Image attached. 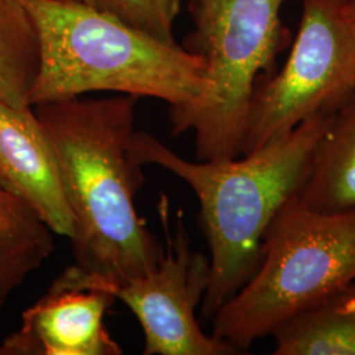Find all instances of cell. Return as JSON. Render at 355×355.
Returning <instances> with one entry per match:
<instances>
[{"instance_id":"obj_1","label":"cell","mask_w":355,"mask_h":355,"mask_svg":"<svg viewBox=\"0 0 355 355\" xmlns=\"http://www.w3.org/2000/svg\"><path fill=\"white\" fill-rule=\"evenodd\" d=\"M139 98L78 96L32 105L57 154L74 216V263L51 288L108 292L159 265L165 248L136 209L145 178L130 154Z\"/></svg>"},{"instance_id":"obj_2","label":"cell","mask_w":355,"mask_h":355,"mask_svg":"<svg viewBox=\"0 0 355 355\" xmlns=\"http://www.w3.org/2000/svg\"><path fill=\"white\" fill-rule=\"evenodd\" d=\"M331 110L311 116L253 152L220 162H192L150 133L135 132L130 141L133 159L141 166H161L177 175L200 204L211 270L200 322L212 321L257 271L267 230L300 190Z\"/></svg>"},{"instance_id":"obj_3","label":"cell","mask_w":355,"mask_h":355,"mask_svg":"<svg viewBox=\"0 0 355 355\" xmlns=\"http://www.w3.org/2000/svg\"><path fill=\"white\" fill-rule=\"evenodd\" d=\"M40 40V67L28 103L111 91L155 98L170 110L196 102L205 89L200 54L69 0H21Z\"/></svg>"},{"instance_id":"obj_4","label":"cell","mask_w":355,"mask_h":355,"mask_svg":"<svg viewBox=\"0 0 355 355\" xmlns=\"http://www.w3.org/2000/svg\"><path fill=\"white\" fill-rule=\"evenodd\" d=\"M355 283V211L325 214L295 195L271 223L253 277L212 318L237 354L286 320Z\"/></svg>"},{"instance_id":"obj_5","label":"cell","mask_w":355,"mask_h":355,"mask_svg":"<svg viewBox=\"0 0 355 355\" xmlns=\"http://www.w3.org/2000/svg\"><path fill=\"white\" fill-rule=\"evenodd\" d=\"M283 3L192 0L195 29L184 48L205 60L207 83L196 102L168 110V121L174 137L193 132L198 161L241 155L255 85L290 41L280 19Z\"/></svg>"},{"instance_id":"obj_6","label":"cell","mask_w":355,"mask_h":355,"mask_svg":"<svg viewBox=\"0 0 355 355\" xmlns=\"http://www.w3.org/2000/svg\"><path fill=\"white\" fill-rule=\"evenodd\" d=\"M346 0H303L290 55L254 89L241 155L334 108L355 89V32Z\"/></svg>"},{"instance_id":"obj_7","label":"cell","mask_w":355,"mask_h":355,"mask_svg":"<svg viewBox=\"0 0 355 355\" xmlns=\"http://www.w3.org/2000/svg\"><path fill=\"white\" fill-rule=\"evenodd\" d=\"M165 253L150 272L111 288L135 313L144 331V355H233L237 352L207 334L196 309L209 283V257L191 249L183 212L170 217L166 195L158 202Z\"/></svg>"},{"instance_id":"obj_8","label":"cell","mask_w":355,"mask_h":355,"mask_svg":"<svg viewBox=\"0 0 355 355\" xmlns=\"http://www.w3.org/2000/svg\"><path fill=\"white\" fill-rule=\"evenodd\" d=\"M0 187L26 204L54 234L71 239L74 216L57 154L31 105L0 102Z\"/></svg>"},{"instance_id":"obj_9","label":"cell","mask_w":355,"mask_h":355,"mask_svg":"<svg viewBox=\"0 0 355 355\" xmlns=\"http://www.w3.org/2000/svg\"><path fill=\"white\" fill-rule=\"evenodd\" d=\"M116 300L92 288H51L23 312L20 329L0 343L1 355H120L104 325Z\"/></svg>"},{"instance_id":"obj_10","label":"cell","mask_w":355,"mask_h":355,"mask_svg":"<svg viewBox=\"0 0 355 355\" xmlns=\"http://www.w3.org/2000/svg\"><path fill=\"white\" fill-rule=\"evenodd\" d=\"M296 196L318 212L355 211V89L331 110Z\"/></svg>"},{"instance_id":"obj_11","label":"cell","mask_w":355,"mask_h":355,"mask_svg":"<svg viewBox=\"0 0 355 355\" xmlns=\"http://www.w3.org/2000/svg\"><path fill=\"white\" fill-rule=\"evenodd\" d=\"M274 355H355V283L280 324Z\"/></svg>"},{"instance_id":"obj_12","label":"cell","mask_w":355,"mask_h":355,"mask_svg":"<svg viewBox=\"0 0 355 355\" xmlns=\"http://www.w3.org/2000/svg\"><path fill=\"white\" fill-rule=\"evenodd\" d=\"M40 67L37 28L21 0H0V102L29 107Z\"/></svg>"},{"instance_id":"obj_13","label":"cell","mask_w":355,"mask_h":355,"mask_svg":"<svg viewBox=\"0 0 355 355\" xmlns=\"http://www.w3.org/2000/svg\"><path fill=\"white\" fill-rule=\"evenodd\" d=\"M111 15L154 37L174 42L182 0H69Z\"/></svg>"},{"instance_id":"obj_14","label":"cell","mask_w":355,"mask_h":355,"mask_svg":"<svg viewBox=\"0 0 355 355\" xmlns=\"http://www.w3.org/2000/svg\"><path fill=\"white\" fill-rule=\"evenodd\" d=\"M0 242L53 252V232L26 204L0 187Z\"/></svg>"},{"instance_id":"obj_15","label":"cell","mask_w":355,"mask_h":355,"mask_svg":"<svg viewBox=\"0 0 355 355\" xmlns=\"http://www.w3.org/2000/svg\"><path fill=\"white\" fill-rule=\"evenodd\" d=\"M53 252L38 246L0 242V311L24 280L41 266Z\"/></svg>"},{"instance_id":"obj_16","label":"cell","mask_w":355,"mask_h":355,"mask_svg":"<svg viewBox=\"0 0 355 355\" xmlns=\"http://www.w3.org/2000/svg\"><path fill=\"white\" fill-rule=\"evenodd\" d=\"M345 10H346L347 19H349V21H350V24L353 26L355 32V0H346Z\"/></svg>"},{"instance_id":"obj_17","label":"cell","mask_w":355,"mask_h":355,"mask_svg":"<svg viewBox=\"0 0 355 355\" xmlns=\"http://www.w3.org/2000/svg\"><path fill=\"white\" fill-rule=\"evenodd\" d=\"M0 355H1V349H0Z\"/></svg>"}]
</instances>
